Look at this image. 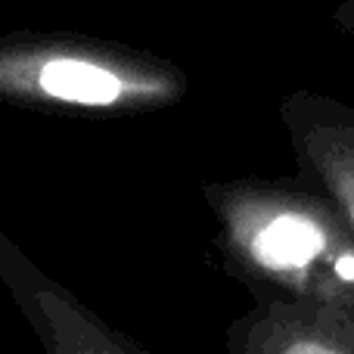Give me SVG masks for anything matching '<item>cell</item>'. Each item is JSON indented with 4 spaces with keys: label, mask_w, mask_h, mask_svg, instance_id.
Listing matches in <instances>:
<instances>
[{
    "label": "cell",
    "mask_w": 354,
    "mask_h": 354,
    "mask_svg": "<svg viewBox=\"0 0 354 354\" xmlns=\"http://www.w3.org/2000/svg\"><path fill=\"white\" fill-rule=\"evenodd\" d=\"M230 354H354V317L301 299H255L227 330Z\"/></svg>",
    "instance_id": "5b68a950"
},
{
    "label": "cell",
    "mask_w": 354,
    "mask_h": 354,
    "mask_svg": "<svg viewBox=\"0 0 354 354\" xmlns=\"http://www.w3.org/2000/svg\"><path fill=\"white\" fill-rule=\"evenodd\" d=\"M0 280L50 354H140V342L112 330L62 283L44 274L0 230Z\"/></svg>",
    "instance_id": "3957f363"
},
{
    "label": "cell",
    "mask_w": 354,
    "mask_h": 354,
    "mask_svg": "<svg viewBox=\"0 0 354 354\" xmlns=\"http://www.w3.org/2000/svg\"><path fill=\"white\" fill-rule=\"evenodd\" d=\"M330 3V19L342 31L354 35V0H326Z\"/></svg>",
    "instance_id": "8992f818"
},
{
    "label": "cell",
    "mask_w": 354,
    "mask_h": 354,
    "mask_svg": "<svg viewBox=\"0 0 354 354\" xmlns=\"http://www.w3.org/2000/svg\"><path fill=\"white\" fill-rule=\"evenodd\" d=\"M224 268L252 299H301L354 317V227L317 187L295 180L205 183Z\"/></svg>",
    "instance_id": "6da1fadb"
},
{
    "label": "cell",
    "mask_w": 354,
    "mask_h": 354,
    "mask_svg": "<svg viewBox=\"0 0 354 354\" xmlns=\"http://www.w3.org/2000/svg\"><path fill=\"white\" fill-rule=\"evenodd\" d=\"M280 122L299 177L330 196L354 227V103L301 87L280 100Z\"/></svg>",
    "instance_id": "277c9868"
},
{
    "label": "cell",
    "mask_w": 354,
    "mask_h": 354,
    "mask_svg": "<svg viewBox=\"0 0 354 354\" xmlns=\"http://www.w3.org/2000/svg\"><path fill=\"white\" fill-rule=\"evenodd\" d=\"M189 93L174 59L78 31L0 35V103L56 115H143Z\"/></svg>",
    "instance_id": "7a4b0ae2"
}]
</instances>
